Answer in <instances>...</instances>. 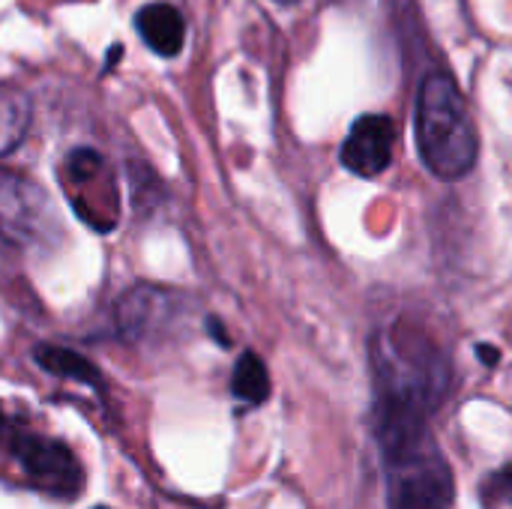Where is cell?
I'll list each match as a JSON object with an SVG mask.
<instances>
[{
  "instance_id": "obj_1",
  "label": "cell",
  "mask_w": 512,
  "mask_h": 509,
  "mask_svg": "<svg viewBox=\"0 0 512 509\" xmlns=\"http://www.w3.org/2000/svg\"><path fill=\"white\" fill-rule=\"evenodd\" d=\"M375 432L384 456L387 509L453 507V471L426 426V414L375 408Z\"/></svg>"
},
{
  "instance_id": "obj_2",
  "label": "cell",
  "mask_w": 512,
  "mask_h": 509,
  "mask_svg": "<svg viewBox=\"0 0 512 509\" xmlns=\"http://www.w3.org/2000/svg\"><path fill=\"white\" fill-rule=\"evenodd\" d=\"M414 117L423 165L441 180H462L477 162L480 138L459 84L444 72L426 75Z\"/></svg>"
},
{
  "instance_id": "obj_3",
  "label": "cell",
  "mask_w": 512,
  "mask_h": 509,
  "mask_svg": "<svg viewBox=\"0 0 512 509\" xmlns=\"http://www.w3.org/2000/svg\"><path fill=\"white\" fill-rule=\"evenodd\" d=\"M0 450L21 468L30 486L54 498H78L84 489V468L75 453L45 438L0 411Z\"/></svg>"
},
{
  "instance_id": "obj_4",
  "label": "cell",
  "mask_w": 512,
  "mask_h": 509,
  "mask_svg": "<svg viewBox=\"0 0 512 509\" xmlns=\"http://www.w3.org/2000/svg\"><path fill=\"white\" fill-rule=\"evenodd\" d=\"M0 237L24 249L60 240L51 198L33 177L12 168H0Z\"/></svg>"
},
{
  "instance_id": "obj_5",
  "label": "cell",
  "mask_w": 512,
  "mask_h": 509,
  "mask_svg": "<svg viewBox=\"0 0 512 509\" xmlns=\"http://www.w3.org/2000/svg\"><path fill=\"white\" fill-rule=\"evenodd\" d=\"M396 123L387 114H363L342 141V165L357 177H378L393 162Z\"/></svg>"
},
{
  "instance_id": "obj_6",
  "label": "cell",
  "mask_w": 512,
  "mask_h": 509,
  "mask_svg": "<svg viewBox=\"0 0 512 509\" xmlns=\"http://www.w3.org/2000/svg\"><path fill=\"white\" fill-rule=\"evenodd\" d=\"M135 30L159 57H177L186 42V21L171 3H147L135 15Z\"/></svg>"
},
{
  "instance_id": "obj_7",
  "label": "cell",
  "mask_w": 512,
  "mask_h": 509,
  "mask_svg": "<svg viewBox=\"0 0 512 509\" xmlns=\"http://www.w3.org/2000/svg\"><path fill=\"white\" fill-rule=\"evenodd\" d=\"M33 360H36L45 372H51V375H57V378H69V381H78V384L96 387V390L102 387L99 369H96L87 357H81L78 351L57 348V345H36V348H33Z\"/></svg>"
},
{
  "instance_id": "obj_8",
  "label": "cell",
  "mask_w": 512,
  "mask_h": 509,
  "mask_svg": "<svg viewBox=\"0 0 512 509\" xmlns=\"http://www.w3.org/2000/svg\"><path fill=\"white\" fill-rule=\"evenodd\" d=\"M30 123V102L24 93L0 84V156L12 153L21 138L27 135Z\"/></svg>"
},
{
  "instance_id": "obj_9",
  "label": "cell",
  "mask_w": 512,
  "mask_h": 509,
  "mask_svg": "<svg viewBox=\"0 0 512 509\" xmlns=\"http://www.w3.org/2000/svg\"><path fill=\"white\" fill-rule=\"evenodd\" d=\"M231 393L243 402V405H264L270 396V375L267 366L258 354L246 351L231 375Z\"/></svg>"
},
{
  "instance_id": "obj_10",
  "label": "cell",
  "mask_w": 512,
  "mask_h": 509,
  "mask_svg": "<svg viewBox=\"0 0 512 509\" xmlns=\"http://www.w3.org/2000/svg\"><path fill=\"white\" fill-rule=\"evenodd\" d=\"M486 501L498 504V501H510L512 504V465L498 471L489 483H486Z\"/></svg>"
},
{
  "instance_id": "obj_11",
  "label": "cell",
  "mask_w": 512,
  "mask_h": 509,
  "mask_svg": "<svg viewBox=\"0 0 512 509\" xmlns=\"http://www.w3.org/2000/svg\"><path fill=\"white\" fill-rule=\"evenodd\" d=\"M207 330H210V336H216V342H219V345H225V348L231 345V339H228V333L222 330V324H219L216 318H207Z\"/></svg>"
},
{
  "instance_id": "obj_12",
  "label": "cell",
  "mask_w": 512,
  "mask_h": 509,
  "mask_svg": "<svg viewBox=\"0 0 512 509\" xmlns=\"http://www.w3.org/2000/svg\"><path fill=\"white\" fill-rule=\"evenodd\" d=\"M477 357H480L486 366H495L501 354H498V348H492V345H477Z\"/></svg>"
},
{
  "instance_id": "obj_13",
  "label": "cell",
  "mask_w": 512,
  "mask_h": 509,
  "mask_svg": "<svg viewBox=\"0 0 512 509\" xmlns=\"http://www.w3.org/2000/svg\"><path fill=\"white\" fill-rule=\"evenodd\" d=\"M276 3H297V0H276Z\"/></svg>"
},
{
  "instance_id": "obj_14",
  "label": "cell",
  "mask_w": 512,
  "mask_h": 509,
  "mask_svg": "<svg viewBox=\"0 0 512 509\" xmlns=\"http://www.w3.org/2000/svg\"><path fill=\"white\" fill-rule=\"evenodd\" d=\"M96 509H108V507H96Z\"/></svg>"
}]
</instances>
